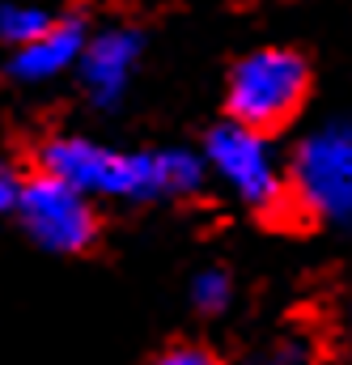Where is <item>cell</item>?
Masks as SVG:
<instances>
[{
    "label": "cell",
    "mask_w": 352,
    "mask_h": 365,
    "mask_svg": "<svg viewBox=\"0 0 352 365\" xmlns=\"http://www.w3.org/2000/svg\"><path fill=\"white\" fill-rule=\"evenodd\" d=\"M204 158L187 149L132 153L110 149L89 136H51L38 149V170L73 182L86 195L110 200H157V195H191L204 182Z\"/></svg>",
    "instance_id": "obj_1"
},
{
    "label": "cell",
    "mask_w": 352,
    "mask_h": 365,
    "mask_svg": "<svg viewBox=\"0 0 352 365\" xmlns=\"http://www.w3.org/2000/svg\"><path fill=\"white\" fill-rule=\"evenodd\" d=\"M310 93V64L293 47H259L229 68L225 110L234 123L255 132H280Z\"/></svg>",
    "instance_id": "obj_2"
},
{
    "label": "cell",
    "mask_w": 352,
    "mask_h": 365,
    "mask_svg": "<svg viewBox=\"0 0 352 365\" xmlns=\"http://www.w3.org/2000/svg\"><path fill=\"white\" fill-rule=\"evenodd\" d=\"M289 187L310 217L352 225V123H323L310 132L293 153Z\"/></svg>",
    "instance_id": "obj_3"
},
{
    "label": "cell",
    "mask_w": 352,
    "mask_h": 365,
    "mask_svg": "<svg viewBox=\"0 0 352 365\" xmlns=\"http://www.w3.org/2000/svg\"><path fill=\"white\" fill-rule=\"evenodd\" d=\"M204 162L217 179L225 182L229 191H238V200H247L251 208L259 212H271L284 204L289 195V179L271 153L264 132L255 128H242L234 119L217 123L204 140Z\"/></svg>",
    "instance_id": "obj_4"
},
{
    "label": "cell",
    "mask_w": 352,
    "mask_h": 365,
    "mask_svg": "<svg viewBox=\"0 0 352 365\" xmlns=\"http://www.w3.org/2000/svg\"><path fill=\"white\" fill-rule=\"evenodd\" d=\"M17 217H21V230L56 255H77L98 238V212L89 195L47 170H34L26 179Z\"/></svg>",
    "instance_id": "obj_5"
},
{
    "label": "cell",
    "mask_w": 352,
    "mask_h": 365,
    "mask_svg": "<svg viewBox=\"0 0 352 365\" xmlns=\"http://www.w3.org/2000/svg\"><path fill=\"white\" fill-rule=\"evenodd\" d=\"M140 51H145V38H140L136 30H128V26H106V30L89 34L77 73H81L86 93L102 106V110H110V106L123 102Z\"/></svg>",
    "instance_id": "obj_6"
},
{
    "label": "cell",
    "mask_w": 352,
    "mask_h": 365,
    "mask_svg": "<svg viewBox=\"0 0 352 365\" xmlns=\"http://www.w3.org/2000/svg\"><path fill=\"white\" fill-rule=\"evenodd\" d=\"M89 43V30L81 17H56L34 43L17 47L13 60H9V73L17 81H51L68 68L81 64V51Z\"/></svg>",
    "instance_id": "obj_7"
},
{
    "label": "cell",
    "mask_w": 352,
    "mask_h": 365,
    "mask_svg": "<svg viewBox=\"0 0 352 365\" xmlns=\"http://www.w3.org/2000/svg\"><path fill=\"white\" fill-rule=\"evenodd\" d=\"M51 21L56 17L47 9H38V4H0V43H9L17 51V47L34 43Z\"/></svg>",
    "instance_id": "obj_8"
},
{
    "label": "cell",
    "mask_w": 352,
    "mask_h": 365,
    "mask_svg": "<svg viewBox=\"0 0 352 365\" xmlns=\"http://www.w3.org/2000/svg\"><path fill=\"white\" fill-rule=\"evenodd\" d=\"M191 302H195V310H204V314L225 310V306H229V276L221 272V268L200 272L195 284H191Z\"/></svg>",
    "instance_id": "obj_9"
},
{
    "label": "cell",
    "mask_w": 352,
    "mask_h": 365,
    "mask_svg": "<svg viewBox=\"0 0 352 365\" xmlns=\"http://www.w3.org/2000/svg\"><path fill=\"white\" fill-rule=\"evenodd\" d=\"M21 187H26V179H21L9 162H0V212H17Z\"/></svg>",
    "instance_id": "obj_10"
},
{
    "label": "cell",
    "mask_w": 352,
    "mask_h": 365,
    "mask_svg": "<svg viewBox=\"0 0 352 365\" xmlns=\"http://www.w3.org/2000/svg\"><path fill=\"white\" fill-rule=\"evenodd\" d=\"M259 365H306V344H297V340H276L264 357H259Z\"/></svg>",
    "instance_id": "obj_11"
},
{
    "label": "cell",
    "mask_w": 352,
    "mask_h": 365,
    "mask_svg": "<svg viewBox=\"0 0 352 365\" xmlns=\"http://www.w3.org/2000/svg\"><path fill=\"white\" fill-rule=\"evenodd\" d=\"M153 365H221L208 349H195V344H178L170 353H162Z\"/></svg>",
    "instance_id": "obj_12"
}]
</instances>
